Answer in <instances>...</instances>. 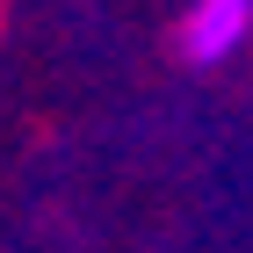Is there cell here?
<instances>
[{"label": "cell", "mask_w": 253, "mask_h": 253, "mask_svg": "<svg viewBox=\"0 0 253 253\" xmlns=\"http://www.w3.org/2000/svg\"><path fill=\"white\" fill-rule=\"evenodd\" d=\"M0 29H7V0H0Z\"/></svg>", "instance_id": "cell-2"}, {"label": "cell", "mask_w": 253, "mask_h": 253, "mask_svg": "<svg viewBox=\"0 0 253 253\" xmlns=\"http://www.w3.org/2000/svg\"><path fill=\"white\" fill-rule=\"evenodd\" d=\"M246 29H253V0H195L174 22V58L181 65H217Z\"/></svg>", "instance_id": "cell-1"}]
</instances>
